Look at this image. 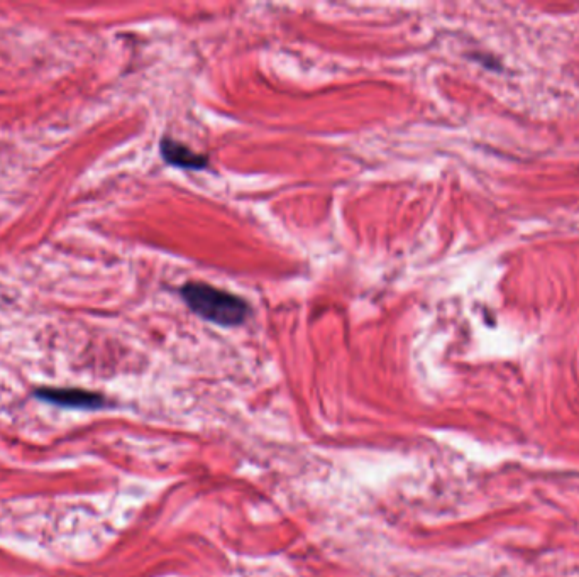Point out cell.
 Returning <instances> with one entry per match:
<instances>
[{"label": "cell", "mask_w": 579, "mask_h": 577, "mask_svg": "<svg viewBox=\"0 0 579 577\" xmlns=\"http://www.w3.org/2000/svg\"><path fill=\"white\" fill-rule=\"evenodd\" d=\"M182 297L195 314L217 325L234 327L249 317L246 300L207 283H187L182 288Z\"/></svg>", "instance_id": "6da1fadb"}, {"label": "cell", "mask_w": 579, "mask_h": 577, "mask_svg": "<svg viewBox=\"0 0 579 577\" xmlns=\"http://www.w3.org/2000/svg\"><path fill=\"white\" fill-rule=\"evenodd\" d=\"M39 400L53 403L58 407L82 408V410H97L105 407V398L94 391L80 388H39L34 391Z\"/></svg>", "instance_id": "7a4b0ae2"}, {"label": "cell", "mask_w": 579, "mask_h": 577, "mask_svg": "<svg viewBox=\"0 0 579 577\" xmlns=\"http://www.w3.org/2000/svg\"><path fill=\"white\" fill-rule=\"evenodd\" d=\"M161 156L165 158L168 165L185 168V170H204L209 165V158L205 154L193 153L188 146L171 138L161 141Z\"/></svg>", "instance_id": "3957f363"}]
</instances>
